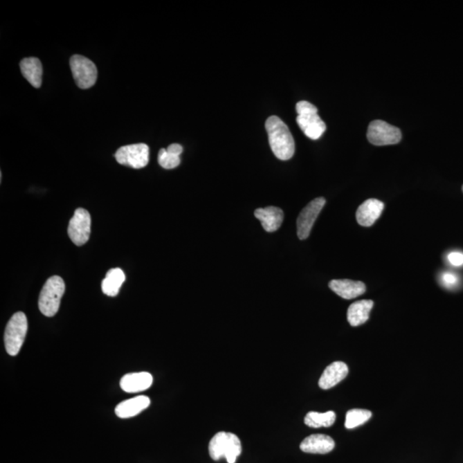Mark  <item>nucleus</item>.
<instances>
[{
    "label": "nucleus",
    "mask_w": 463,
    "mask_h": 463,
    "mask_svg": "<svg viewBox=\"0 0 463 463\" xmlns=\"http://www.w3.org/2000/svg\"><path fill=\"white\" fill-rule=\"evenodd\" d=\"M269 143L275 156L282 161H288L293 156L296 143L288 125L278 116L268 118L265 122Z\"/></svg>",
    "instance_id": "1"
},
{
    "label": "nucleus",
    "mask_w": 463,
    "mask_h": 463,
    "mask_svg": "<svg viewBox=\"0 0 463 463\" xmlns=\"http://www.w3.org/2000/svg\"><path fill=\"white\" fill-rule=\"evenodd\" d=\"M297 124L307 138L318 140L326 131V125L318 114V109L314 104L301 100L296 104Z\"/></svg>",
    "instance_id": "2"
},
{
    "label": "nucleus",
    "mask_w": 463,
    "mask_h": 463,
    "mask_svg": "<svg viewBox=\"0 0 463 463\" xmlns=\"http://www.w3.org/2000/svg\"><path fill=\"white\" fill-rule=\"evenodd\" d=\"M66 290V284L60 276L50 278L43 286L39 296V311L46 317L52 318L58 312L60 301Z\"/></svg>",
    "instance_id": "3"
},
{
    "label": "nucleus",
    "mask_w": 463,
    "mask_h": 463,
    "mask_svg": "<svg viewBox=\"0 0 463 463\" xmlns=\"http://www.w3.org/2000/svg\"><path fill=\"white\" fill-rule=\"evenodd\" d=\"M242 451V442L238 436L231 433L220 432L215 434L209 444L210 455L214 461L225 457L228 463H235Z\"/></svg>",
    "instance_id": "4"
},
{
    "label": "nucleus",
    "mask_w": 463,
    "mask_h": 463,
    "mask_svg": "<svg viewBox=\"0 0 463 463\" xmlns=\"http://www.w3.org/2000/svg\"><path fill=\"white\" fill-rule=\"evenodd\" d=\"M28 332V320L24 312H17L10 319L5 332V345L10 356L19 354Z\"/></svg>",
    "instance_id": "5"
},
{
    "label": "nucleus",
    "mask_w": 463,
    "mask_h": 463,
    "mask_svg": "<svg viewBox=\"0 0 463 463\" xmlns=\"http://www.w3.org/2000/svg\"><path fill=\"white\" fill-rule=\"evenodd\" d=\"M71 73L79 88H91L97 80V68L91 60L82 55H73L70 60Z\"/></svg>",
    "instance_id": "6"
},
{
    "label": "nucleus",
    "mask_w": 463,
    "mask_h": 463,
    "mask_svg": "<svg viewBox=\"0 0 463 463\" xmlns=\"http://www.w3.org/2000/svg\"><path fill=\"white\" fill-rule=\"evenodd\" d=\"M367 138L372 145L376 146L397 145L401 140V132L399 128L385 121L376 120L369 125Z\"/></svg>",
    "instance_id": "7"
},
{
    "label": "nucleus",
    "mask_w": 463,
    "mask_h": 463,
    "mask_svg": "<svg viewBox=\"0 0 463 463\" xmlns=\"http://www.w3.org/2000/svg\"><path fill=\"white\" fill-rule=\"evenodd\" d=\"M116 159L124 166L140 170L145 167L149 161V148L145 143H136L121 147L117 150Z\"/></svg>",
    "instance_id": "8"
},
{
    "label": "nucleus",
    "mask_w": 463,
    "mask_h": 463,
    "mask_svg": "<svg viewBox=\"0 0 463 463\" xmlns=\"http://www.w3.org/2000/svg\"><path fill=\"white\" fill-rule=\"evenodd\" d=\"M91 217L87 210L79 208L75 211L68 227V235L78 246L84 245L91 236Z\"/></svg>",
    "instance_id": "9"
},
{
    "label": "nucleus",
    "mask_w": 463,
    "mask_h": 463,
    "mask_svg": "<svg viewBox=\"0 0 463 463\" xmlns=\"http://www.w3.org/2000/svg\"><path fill=\"white\" fill-rule=\"evenodd\" d=\"M325 203L324 197H318L309 203L301 211L297 220V235L300 239H307L310 235L311 228Z\"/></svg>",
    "instance_id": "10"
},
{
    "label": "nucleus",
    "mask_w": 463,
    "mask_h": 463,
    "mask_svg": "<svg viewBox=\"0 0 463 463\" xmlns=\"http://www.w3.org/2000/svg\"><path fill=\"white\" fill-rule=\"evenodd\" d=\"M385 209V203L378 199H368L365 201L358 208L356 219L358 224L363 227H371L378 220Z\"/></svg>",
    "instance_id": "11"
},
{
    "label": "nucleus",
    "mask_w": 463,
    "mask_h": 463,
    "mask_svg": "<svg viewBox=\"0 0 463 463\" xmlns=\"http://www.w3.org/2000/svg\"><path fill=\"white\" fill-rule=\"evenodd\" d=\"M329 289L337 296L345 300H352L362 296L367 290L365 283L349 279L333 280L329 283Z\"/></svg>",
    "instance_id": "12"
},
{
    "label": "nucleus",
    "mask_w": 463,
    "mask_h": 463,
    "mask_svg": "<svg viewBox=\"0 0 463 463\" xmlns=\"http://www.w3.org/2000/svg\"><path fill=\"white\" fill-rule=\"evenodd\" d=\"M335 441L324 434H314L300 444V450L310 454H327L335 448Z\"/></svg>",
    "instance_id": "13"
},
{
    "label": "nucleus",
    "mask_w": 463,
    "mask_h": 463,
    "mask_svg": "<svg viewBox=\"0 0 463 463\" xmlns=\"http://www.w3.org/2000/svg\"><path fill=\"white\" fill-rule=\"evenodd\" d=\"M153 383V376L146 372L129 373L120 380L121 389L127 393L142 392Z\"/></svg>",
    "instance_id": "14"
},
{
    "label": "nucleus",
    "mask_w": 463,
    "mask_h": 463,
    "mask_svg": "<svg viewBox=\"0 0 463 463\" xmlns=\"http://www.w3.org/2000/svg\"><path fill=\"white\" fill-rule=\"evenodd\" d=\"M348 374L347 365L342 361H336L326 367L318 381L322 390H329L338 385Z\"/></svg>",
    "instance_id": "15"
},
{
    "label": "nucleus",
    "mask_w": 463,
    "mask_h": 463,
    "mask_svg": "<svg viewBox=\"0 0 463 463\" xmlns=\"http://www.w3.org/2000/svg\"><path fill=\"white\" fill-rule=\"evenodd\" d=\"M255 217L261 221L265 231L275 232L281 227L284 219L283 211L278 207H267L257 209L254 212Z\"/></svg>",
    "instance_id": "16"
},
{
    "label": "nucleus",
    "mask_w": 463,
    "mask_h": 463,
    "mask_svg": "<svg viewBox=\"0 0 463 463\" xmlns=\"http://www.w3.org/2000/svg\"><path fill=\"white\" fill-rule=\"evenodd\" d=\"M150 399L148 397L138 396L131 399L122 401L116 408V414L118 418L128 419L134 417L149 408Z\"/></svg>",
    "instance_id": "17"
},
{
    "label": "nucleus",
    "mask_w": 463,
    "mask_h": 463,
    "mask_svg": "<svg viewBox=\"0 0 463 463\" xmlns=\"http://www.w3.org/2000/svg\"><path fill=\"white\" fill-rule=\"evenodd\" d=\"M373 305V301L370 300H358L352 304L347 309V321L350 325L357 327L365 324L369 319Z\"/></svg>",
    "instance_id": "18"
},
{
    "label": "nucleus",
    "mask_w": 463,
    "mask_h": 463,
    "mask_svg": "<svg viewBox=\"0 0 463 463\" xmlns=\"http://www.w3.org/2000/svg\"><path fill=\"white\" fill-rule=\"evenodd\" d=\"M20 69L23 76L33 87L39 89L42 84V64L41 61L34 57L25 58L20 62Z\"/></svg>",
    "instance_id": "19"
},
{
    "label": "nucleus",
    "mask_w": 463,
    "mask_h": 463,
    "mask_svg": "<svg viewBox=\"0 0 463 463\" xmlns=\"http://www.w3.org/2000/svg\"><path fill=\"white\" fill-rule=\"evenodd\" d=\"M125 281V275L120 268L112 269L107 273L102 282V292L109 297H116Z\"/></svg>",
    "instance_id": "20"
},
{
    "label": "nucleus",
    "mask_w": 463,
    "mask_h": 463,
    "mask_svg": "<svg viewBox=\"0 0 463 463\" xmlns=\"http://www.w3.org/2000/svg\"><path fill=\"white\" fill-rule=\"evenodd\" d=\"M336 415L335 412L328 411L326 412H309L305 417V424L312 428L319 427H329L335 423Z\"/></svg>",
    "instance_id": "21"
},
{
    "label": "nucleus",
    "mask_w": 463,
    "mask_h": 463,
    "mask_svg": "<svg viewBox=\"0 0 463 463\" xmlns=\"http://www.w3.org/2000/svg\"><path fill=\"white\" fill-rule=\"evenodd\" d=\"M372 417V412L367 409H351L346 415L345 427L347 429H354L367 422Z\"/></svg>",
    "instance_id": "22"
},
{
    "label": "nucleus",
    "mask_w": 463,
    "mask_h": 463,
    "mask_svg": "<svg viewBox=\"0 0 463 463\" xmlns=\"http://www.w3.org/2000/svg\"><path fill=\"white\" fill-rule=\"evenodd\" d=\"M158 163L165 170H173L181 164V156L168 152L167 149H161L158 154Z\"/></svg>",
    "instance_id": "23"
},
{
    "label": "nucleus",
    "mask_w": 463,
    "mask_h": 463,
    "mask_svg": "<svg viewBox=\"0 0 463 463\" xmlns=\"http://www.w3.org/2000/svg\"><path fill=\"white\" fill-rule=\"evenodd\" d=\"M441 282L446 288L452 289L458 284V278L454 273L444 272L441 276Z\"/></svg>",
    "instance_id": "24"
},
{
    "label": "nucleus",
    "mask_w": 463,
    "mask_h": 463,
    "mask_svg": "<svg viewBox=\"0 0 463 463\" xmlns=\"http://www.w3.org/2000/svg\"><path fill=\"white\" fill-rule=\"evenodd\" d=\"M448 261L451 265L455 267H460L463 265V253L459 251H452L448 255Z\"/></svg>",
    "instance_id": "25"
},
{
    "label": "nucleus",
    "mask_w": 463,
    "mask_h": 463,
    "mask_svg": "<svg viewBox=\"0 0 463 463\" xmlns=\"http://www.w3.org/2000/svg\"><path fill=\"white\" fill-rule=\"evenodd\" d=\"M167 150L168 152L176 154V156H181L183 152V147L178 143H173V145L167 147Z\"/></svg>",
    "instance_id": "26"
},
{
    "label": "nucleus",
    "mask_w": 463,
    "mask_h": 463,
    "mask_svg": "<svg viewBox=\"0 0 463 463\" xmlns=\"http://www.w3.org/2000/svg\"><path fill=\"white\" fill-rule=\"evenodd\" d=\"M462 191H463V186H462Z\"/></svg>",
    "instance_id": "27"
}]
</instances>
